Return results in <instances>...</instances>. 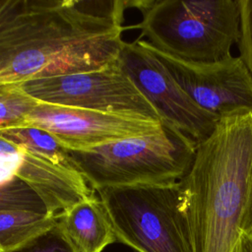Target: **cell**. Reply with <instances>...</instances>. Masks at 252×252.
<instances>
[{"mask_svg":"<svg viewBox=\"0 0 252 252\" xmlns=\"http://www.w3.org/2000/svg\"><path fill=\"white\" fill-rule=\"evenodd\" d=\"M130 1L10 0L0 13V85L116 62Z\"/></svg>","mask_w":252,"mask_h":252,"instance_id":"1","label":"cell"},{"mask_svg":"<svg viewBox=\"0 0 252 252\" xmlns=\"http://www.w3.org/2000/svg\"><path fill=\"white\" fill-rule=\"evenodd\" d=\"M179 182L193 252H234L252 230V113L220 118Z\"/></svg>","mask_w":252,"mask_h":252,"instance_id":"2","label":"cell"},{"mask_svg":"<svg viewBox=\"0 0 252 252\" xmlns=\"http://www.w3.org/2000/svg\"><path fill=\"white\" fill-rule=\"evenodd\" d=\"M142 20L132 28L158 50L188 61L214 62L238 41V0H133Z\"/></svg>","mask_w":252,"mask_h":252,"instance_id":"3","label":"cell"},{"mask_svg":"<svg viewBox=\"0 0 252 252\" xmlns=\"http://www.w3.org/2000/svg\"><path fill=\"white\" fill-rule=\"evenodd\" d=\"M197 143L163 123L156 132L86 151H69L79 173L93 191L130 185L166 184L189 171Z\"/></svg>","mask_w":252,"mask_h":252,"instance_id":"4","label":"cell"},{"mask_svg":"<svg viewBox=\"0 0 252 252\" xmlns=\"http://www.w3.org/2000/svg\"><path fill=\"white\" fill-rule=\"evenodd\" d=\"M117 241L138 252H193L180 182L96 191Z\"/></svg>","mask_w":252,"mask_h":252,"instance_id":"5","label":"cell"},{"mask_svg":"<svg viewBox=\"0 0 252 252\" xmlns=\"http://www.w3.org/2000/svg\"><path fill=\"white\" fill-rule=\"evenodd\" d=\"M21 87L39 102L162 122L116 62L94 71L24 82Z\"/></svg>","mask_w":252,"mask_h":252,"instance_id":"6","label":"cell"},{"mask_svg":"<svg viewBox=\"0 0 252 252\" xmlns=\"http://www.w3.org/2000/svg\"><path fill=\"white\" fill-rule=\"evenodd\" d=\"M116 63L163 123L178 129L197 144L213 133L220 118L198 106L185 94L147 40L123 41Z\"/></svg>","mask_w":252,"mask_h":252,"instance_id":"7","label":"cell"},{"mask_svg":"<svg viewBox=\"0 0 252 252\" xmlns=\"http://www.w3.org/2000/svg\"><path fill=\"white\" fill-rule=\"evenodd\" d=\"M154 49L180 88L204 110L219 118L252 113V75L240 56L195 62Z\"/></svg>","mask_w":252,"mask_h":252,"instance_id":"8","label":"cell"},{"mask_svg":"<svg viewBox=\"0 0 252 252\" xmlns=\"http://www.w3.org/2000/svg\"><path fill=\"white\" fill-rule=\"evenodd\" d=\"M162 124L38 101L26 117L23 127L47 131L69 151H86L154 133Z\"/></svg>","mask_w":252,"mask_h":252,"instance_id":"9","label":"cell"},{"mask_svg":"<svg viewBox=\"0 0 252 252\" xmlns=\"http://www.w3.org/2000/svg\"><path fill=\"white\" fill-rule=\"evenodd\" d=\"M56 225L78 252H101L117 241L95 193L57 215Z\"/></svg>","mask_w":252,"mask_h":252,"instance_id":"10","label":"cell"},{"mask_svg":"<svg viewBox=\"0 0 252 252\" xmlns=\"http://www.w3.org/2000/svg\"><path fill=\"white\" fill-rule=\"evenodd\" d=\"M56 224V216L25 210H0V252L14 251Z\"/></svg>","mask_w":252,"mask_h":252,"instance_id":"11","label":"cell"},{"mask_svg":"<svg viewBox=\"0 0 252 252\" xmlns=\"http://www.w3.org/2000/svg\"><path fill=\"white\" fill-rule=\"evenodd\" d=\"M0 137L20 146L28 153L53 164L78 172L69 150L64 148L50 133L36 127H15L0 130Z\"/></svg>","mask_w":252,"mask_h":252,"instance_id":"12","label":"cell"},{"mask_svg":"<svg viewBox=\"0 0 252 252\" xmlns=\"http://www.w3.org/2000/svg\"><path fill=\"white\" fill-rule=\"evenodd\" d=\"M37 103L22 89L21 83L0 85V130L23 127Z\"/></svg>","mask_w":252,"mask_h":252,"instance_id":"13","label":"cell"},{"mask_svg":"<svg viewBox=\"0 0 252 252\" xmlns=\"http://www.w3.org/2000/svg\"><path fill=\"white\" fill-rule=\"evenodd\" d=\"M0 210H25L48 214L39 196L20 178L12 183L0 178Z\"/></svg>","mask_w":252,"mask_h":252,"instance_id":"14","label":"cell"},{"mask_svg":"<svg viewBox=\"0 0 252 252\" xmlns=\"http://www.w3.org/2000/svg\"><path fill=\"white\" fill-rule=\"evenodd\" d=\"M11 252H78L55 224L49 230Z\"/></svg>","mask_w":252,"mask_h":252,"instance_id":"15","label":"cell"},{"mask_svg":"<svg viewBox=\"0 0 252 252\" xmlns=\"http://www.w3.org/2000/svg\"><path fill=\"white\" fill-rule=\"evenodd\" d=\"M240 8V28L238 48L243 60L252 75V0H238Z\"/></svg>","mask_w":252,"mask_h":252,"instance_id":"16","label":"cell"},{"mask_svg":"<svg viewBox=\"0 0 252 252\" xmlns=\"http://www.w3.org/2000/svg\"><path fill=\"white\" fill-rule=\"evenodd\" d=\"M234 252H252V230L241 235Z\"/></svg>","mask_w":252,"mask_h":252,"instance_id":"17","label":"cell"},{"mask_svg":"<svg viewBox=\"0 0 252 252\" xmlns=\"http://www.w3.org/2000/svg\"><path fill=\"white\" fill-rule=\"evenodd\" d=\"M8 3H9V0H0V13L6 8Z\"/></svg>","mask_w":252,"mask_h":252,"instance_id":"18","label":"cell"}]
</instances>
